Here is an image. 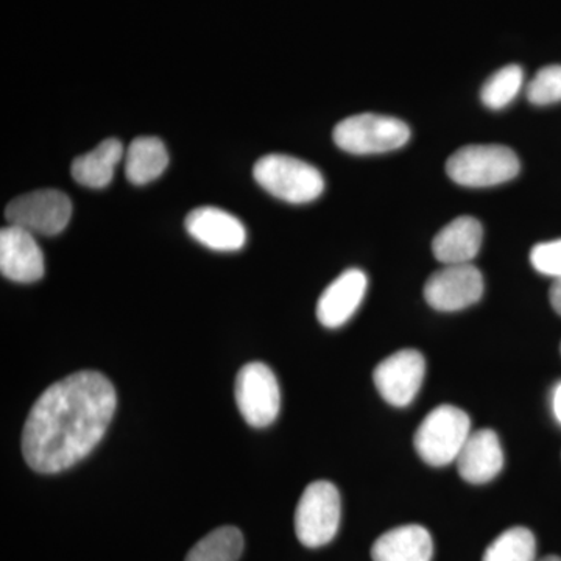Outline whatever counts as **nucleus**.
Here are the masks:
<instances>
[{
  "instance_id": "25",
  "label": "nucleus",
  "mask_w": 561,
  "mask_h": 561,
  "mask_svg": "<svg viewBox=\"0 0 561 561\" xmlns=\"http://www.w3.org/2000/svg\"><path fill=\"white\" fill-rule=\"evenodd\" d=\"M551 404L553 416H556V420L561 424V381L553 387Z\"/></svg>"
},
{
  "instance_id": "12",
  "label": "nucleus",
  "mask_w": 561,
  "mask_h": 561,
  "mask_svg": "<svg viewBox=\"0 0 561 561\" xmlns=\"http://www.w3.org/2000/svg\"><path fill=\"white\" fill-rule=\"evenodd\" d=\"M367 289V275L359 268L343 272L321 294L317 302V319L330 330L343 327L359 309Z\"/></svg>"
},
{
  "instance_id": "19",
  "label": "nucleus",
  "mask_w": 561,
  "mask_h": 561,
  "mask_svg": "<svg viewBox=\"0 0 561 561\" xmlns=\"http://www.w3.org/2000/svg\"><path fill=\"white\" fill-rule=\"evenodd\" d=\"M243 551V535L238 527L224 526L202 538L186 561H238Z\"/></svg>"
},
{
  "instance_id": "22",
  "label": "nucleus",
  "mask_w": 561,
  "mask_h": 561,
  "mask_svg": "<svg viewBox=\"0 0 561 561\" xmlns=\"http://www.w3.org/2000/svg\"><path fill=\"white\" fill-rule=\"evenodd\" d=\"M527 101L531 105L548 106L561 102V65L546 66L527 84Z\"/></svg>"
},
{
  "instance_id": "24",
  "label": "nucleus",
  "mask_w": 561,
  "mask_h": 561,
  "mask_svg": "<svg viewBox=\"0 0 561 561\" xmlns=\"http://www.w3.org/2000/svg\"><path fill=\"white\" fill-rule=\"evenodd\" d=\"M549 300H551L553 311L561 316V279L553 280L551 291H549Z\"/></svg>"
},
{
  "instance_id": "10",
  "label": "nucleus",
  "mask_w": 561,
  "mask_h": 561,
  "mask_svg": "<svg viewBox=\"0 0 561 561\" xmlns=\"http://www.w3.org/2000/svg\"><path fill=\"white\" fill-rule=\"evenodd\" d=\"M426 375V360L416 350L391 354L373 373V381L382 400L394 408H405L415 400Z\"/></svg>"
},
{
  "instance_id": "3",
  "label": "nucleus",
  "mask_w": 561,
  "mask_h": 561,
  "mask_svg": "<svg viewBox=\"0 0 561 561\" xmlns=\"http://www.w3.org/2000/svg\"><path fill=\"white\" fill-rule=\"evenodd\" d=\"M471 435V420L456 405H438L427 413L415 432L413 445L431 467H446L457 460Z\"/></svg>"
},
{
  "instance_id": "2",
  "label": "nucleus",
  "mask_w": 561,
  "mask_h": 561,
  "mask_svg": "<svg viewBox=\"0 0 561 561\" xmlns=\"http://www.w3.org/2000/svg\"><path fill=\"white\" fill-rule=\"evenodd\" d=\"M254 180L262 190L291 205L317 201L324 191V179L309 162L287 154H267L256 161Z\"/></svg>"
},
{
  "instance_id": "9",
  "label": "nucleus",
  "mask_w": 561,
  "mask_h": 561,
  "mask_svg": "<svg viewBox=\"0 0 561 561\" xmlns=\"http://www.w3.org/2000/svg\"><path fill=\"white\" fill-rule=\"evenodd\" d=\"M483 276L472 264L445 265L424 286L427 305L440 312H457L481 301Z\"/></svg>"
},
{
  "instance_id": "8",
  "label": "nucleus",
  "mask_w": 561,
  "mask_h": 561,
  "mask_svg": "<svg viewBox=\"0 0 561 561\" xmlns=\"http://www.w3.org/2000/svg\"><path fill=\"white\" fill-rule=\"evenodd\" d=\"M5 217L10 225L32 234L57 236L69 225L72 203L61 191H35L11 201Z\"/></svg>"
},
{
  "instance_id": "6",
  "label": "nucleus",
  "mask_w": 561,
  "mask_h": 561,
  "mask_svg": "<svg viewBox=\"0 0 561 561\" xmlns=\"http://www.w3.org/2000/svg\"><path fill=\"white\" fill-rule=\"evenodd\" d=\"M341 493L334 483L312 482L302 491L295 512V531L306 548H321L334 540L341 526Z\"/></svg>"
},
{
  "instance_id": "7",
  "label": "nucleus",
  "mask_w": 561,
  "mask_h": 561,
  "mask_svg": "<svg viewBox=\"0 0 561 561\" xmlns=\"http://www.w3.org/2000/svg\"><path fill=\"white\" fill-rule=\"evenodd\" d=\"M236 404L251 427H267L275 423L280 411L278 379L268 365L250 362L236 378Z\"/></svg>"
},
{
  "instance_id": "23",
  "label": "nucleus",
  "mask_w": 561,
  "mask_h": 561,
  "mask_svg": "<svg viewBox=\"0 0 561 561\" xmlns=\"http://www.w3.org/2000/svg\"><path fill=\"white\" fill-rule=\"evenodd\" d=\"M530 262L541 275L561 279V239L535 245L530 251Z\"/></svg>"
},
{
  "instance_id": "1",
  "label": "nucleus",
  "mask_w": 561,
  "mask_h": 561,
  "mask_svg": "<svg viewBox=\"0 0 561 561\" xmlns=\"http://www.w3.org/2000/svg\"><path fill=\"white\" fill-rule=\"evenodd\" d=\"M116 408V389L102 373L66 376L33 404L22 431V456L41 474L69 470L98 448Z\"/></svg>"
},
{
  "instance_id": "16",
  "label": "nucleus",
  "mask_w": 561,
  "mask_h": 561,
  "mask_svg": "<svg viewBox=\"0 0 561 561\" xmlns=\"http://www.w3.org/2000/svg\"><path fill=\"white\" fill-rule=\"evenodd\" d=\"M434 541L419 524L397 527L381 535L371 548L373 561H431Z\"/></svg>"
},
{
  "instance_id": "11",
  "label": "nucleus",
  "mask_w": 561,
  "mask_h": 561,
  "mask_svg": "<svg viewBox=\"0 0 561 561\" xmlns=\"http://www.w3.org/2000/svg\"><path fill=\"white\" fill-rule=\"evenodd\" d=\"M0 272L14 283L32 284L44 276V254L35 236L9 225L0 231Z\"/></svg>"
},
{
  "instance_id": "15",
  "label": "nucleus",
  "mask_w": 561,
  "mask_h": 561,
  "mask_svg": "<svg viewBox=\"0 0 561 561\" xmlns=\"http://www.w3.org/2000/svg\"><path fill=\"white\" fill-rule=\"evenodd\" d=\"M483 241L481 221L470 216L454 219L432 242V251L442 264H471L478 256Z\"/></svg>"
},
{
  "instance_id": "20",
  "label": "nucleus",
  "mask_w": 561,
  "mask_h": 561,
  "mask_svg": "<svg viewBox=\"0 0 561 561\" xmlns=\"http://www.w3.org/2000/svg\"><path fill=\"white\" fill-rule=\"evenodd\" d=\"M537 541L526 527H512L502 531L485 553L482 561H535Z\"/></svg>"
},
{
  "instance_id": "14",
  "label": "nucleus",
  "mask_w": 561,
  "mask_h": 561,
  "mask_svg": "<svg viewBox=\"0 0 561 561\" xmlns=\"http://www.w3.org/2000/svg\"><path fill=\"white\" fill-rule=\"evenodd\" d=\"M461 479L474 485L493 481L504 468V451L496 432L482 430L471 432L457 457Z\"/></svg>"
},
{
  "instance_id": "5",
  "label": "nucleus",
  "mask_w": 561,
  "mask_h": 561,
  "mask_svg": "<svg viewBox=\"0 0 561 561\" xmlns=\"http://www.w3.org/2000/svg\"><path fill=\"white\" fill-rule=\"evenodd\" d=\"M411 139V128L397 117L356 114L339 122L334 142L351 154H379L401 149Z\"/></svg>"
},
{
  "instance_id": "13",
  "label": "nucleus",
  "mask_w": 561,
  "mask_h": 561,
  "mask_svg": "<svg viewBox=\"0 0 561 561\" xmlns=\"http://www.w3.org/2000/svg\"><path fill=\"white\" fill-rule=\"evenodd\" d=\"M184 227L195 241L216 251H238L247 242V230L241 220L227 210L203 206L192 209Z\"/></svg>"
},
{
  "instance_id": "18",
  "label": "nucleus",
  "mask_w": 561,
  "mask_h": 561,
  "mask_svg": "<svg viewBox=\"0 0 561 561\" xmlns=\"http://www.w3.org/2000/svg\"><path fill=\"white\" fill-rule=\"evenodd\" d=\"M169 165L164 142L154 136H139L125 154V175L136 186L160 179Z\"/></svg>"
},
{
  "instance_id": "21",
  "label": "nucleus",
  "mask_w": 561,
  "mask_h": 561,
  "mask_svg": "<svg viewBox=\"0 0 561 561\" xmlns=\"http://www.w3.org/2000/svg\"><path fill=\"white\" fill-rule=\"evenodd\" d=\"M524 70L518 65H508L496 70L482 87L483 105L490 110H502L515 101L523 90Z\"/></svg>"
},
{
  "instance_id": "26",
  "label": "nucleus",
  "mask_w": 561,
  "mask_h": 561,
  "mask_svg": "<svg viewBox=\"0 0 561 561\" xmlns=\"http://www.w3.org/2000/svg\"><path fill=\"white\" fill-rule=\"evenodd\" d=\"M540 561H561V559H560V557H557V556H549V557H545V559H542Z\"/></svg>"
},
{
  "instance_id": "17",
  "label": "nucleus",
  "mask_w": 561,
  "mask_h": 561,
  "mask_svg": "<svg viewBox=\"0 0 561 561\" xmlns=\"http://www.w3.org/2000/svg\"><path fill=\"white\" fill-rule=\"evenodd\" d=\"M124 158V146L119 139H105L90 153L76 158L70 168L72 179L81 186L102 190L114 179V171Z\"/></svg>"
},
{
  "instance_id": "4",
  "label": "nucleus",
  "mask_w": 561,
  "mask_h": 561,
  "mask_svg": "<svg viewBox=\"0 0 561 561\" xmlns=\"http://www.w3.org/2000/svg\"><path fill=\"white\" fill-rule=\"evenodd\" d=\"M522 169L515 151L504 146L461 147L446 162L454 183L467 187H490L516 179Z\"/></svg>"
}]
</instances>
